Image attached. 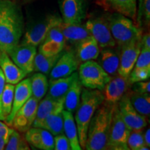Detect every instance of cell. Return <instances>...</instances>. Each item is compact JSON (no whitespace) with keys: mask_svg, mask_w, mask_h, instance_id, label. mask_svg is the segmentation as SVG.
Instances as JSON below:
<instances>
[{"mask_svg":"<svg viewBox=\"0 0 150 150\" xmlns=\"http://www.w3.org/2000/svg\"><path fill=\"white\" fill-rule=\"evenodd\" d=\"M6 142L7 141L4 139V138L0 137V150L4 149L5 145L6 144Z\"/></svg>","mask_w":150,"mask_h":150,"instance_id":"ee69618b","label":"cell"},{"mask_svg":"<svg viewBox=\"0 0 150 150\" xmlns=\"http://www.w3.org/2000/svg\"><path fill=\"white\" fill-rule=\"evenodd\" d=\"M27 1H31V0H27Z\"/></svg>","mask_w":150,"mask_h":150,"instance_id":"f6af8a7d","label":"cell"},{"mask_svg":"<svg viewBox=\"0 0 150 150\" xmlns=\"http://www.w3.org/2000/svg\"><path fill=\"white\" fill-rule=\"evenodd\" d=\"M150 70L144 69H133L129 76V81L131 85L132 83L142 81H147L149 79Z\"/></svg>","mask_w":150,"mask_h":150,"instance_id":"8d00e7d4","label":"cell"},{"mask_svg":"<svg viewBox=\"0 0 150 150\" xmlns=\"http://www.w3.org/2000/svg\"><path fill=\"white\" fill-rule=\"evenodd\" d=\"M0 68L5 76L6 82L16 85L24 79L27 74L15 64L8 54L0 51Z\"/></svg>","mask_w":150,"mask_h":150,"instance_id":"d6986e66","label":"cell"},{"mask_svg":"<svg viewBox=\"0 0 150 150\" xmlns=\"http://www.w3.org/2000/svg\"><path fill=\"white\" fill-rule=\"evenodd\" d=\"M39 101L31 96L15 115L11 126L16 131L25 133L32 127Z\"/></svg>","mask_w":150,"mask_h":150,"instance_id":"30bf717a","label":"cell"},{"mask_svg":"<svg viewBox=\"0 0 150 150\" xmlns=\"http://www.w3.org/2000/svg\"><path fill=\"white\" fill-rule=\"evenodd\" d=\"M105 19L119 49L141 38L142 29L128 17L118 13H114Z\"/></svg>","mask_w":150,"mask_h":150,"instance_id":"277c9868","label":"cell"},{"mask_svg":"<svg viewBox=\"0 0 150 150\" xmlns=\"http://www.w3.org/2000/svg\"><path fill=\"white\" fill-rule=\"evenodd\" d=\"M133 69H144L150 70V50L141 49Z\"/></svg>","mask_w":150,"mask_h":150,"instance_id":"d590c367","label":"cell"},{"mask_svg":"<svg viewBox=\"0 0 150 150\" xmlns=\"http://www.w3.org/2000/svg\"><path fill=\"white\" fill-rule=\"evenodd\" d=\"M32 97L40 102L46 95L48 91L49 82L46 75L40 72L33 74L30 78Z\"/></svg>","mask_w":150,"mask_h":150,"instance_id":"484cf974","label":"cell"},{"mask_svg":"<svg viewBox=\"0 0 150 150\" xmlns=\"http://www.w3.org/2000/svg\"><path fill=\"white\" fill-rule=\"evenodd\" d=\"M131 131L121 117L117 103L112 115L108 135L107 149L129 150L127 140Z\"/></svg>","mask_w":150,"mask_h":150,"instance_id":"8992f818","label":"cell"},{"mask_svg":"<svg viewBox=\"0 0 150 150\" xmlns=\"http://www.w3.org/2000/svg\"><path fill=\"white\" fill-rule=\"evenodd\" d=\"M21 8L11 0H0V51L9 54L24 33Z\"/></svg>","mask_w":150,"mask_h":150,"instance_id":"6da1fadb","label":"cell"},{"mask_svg":"<svg viewBox=\"0 0 150 150\" xmlns=\"http://www.w3.org/2000/svg\"><path fill=\"white\" fill-rule=\"evenodd\" d=\"M104 102V95L102 91L82 88L79 106L75 111L74 120L78 130L79 144L85 149L87 133L92 117L100 105Z\"/></svg>","mask_w":150,"mask_h":150,"instance_id":"3957f363","label":"cell"},{"mask_svg":"<svg viewBox=\"0 0 150 150\" xmlns=\"http://www.w3.org/2000/svg\"><path fill=\"white\" fill-rule=\"evenodd\" d=\"M64 51V50H63ZM63 51L59 54L52 56H46L40 52L36 53L35 56L33 71L36 72H40L44 74H49L50 71L55 65L56 63L63 53Z\"/></svg>","mask_w":150,"mask_h":150,"instance_id":"4316f807","label":"cell"},{"mask_svg":"<svg viewBox=\"0 0 150 150\" xmlns=\"http://www.w3.org/2000/svg\"><path fill=\"white\" fill-rule=\"evenodd\" d=\"M31 96H32V92H31L30 78H27L25 79H24L16 84V86H15L12 109L11 113L4 120L7 125L11 126L12 125L13 120L16 112Z\"/></svg>","mask_w":150,"mask_h":150,"instance_id":"9a60e30c","label":"cell"},{"mask_svg":"<svg viewBox=\"0 0 150 150\" xmlns=\"http://www.w3.org/2000/svg\"><path fill=\"white\" fill-rule=\"evenodd\" d=\"M78 69L79 79L82 86L86 88L104 91L105 86L112 77L93 60L83 62Z\"/></svg>","mask_w":150,"mask_h":150,"instance_id":"5b68a950","label":"cell"},{"mask_svg":"<svg viewBox=\"0 0 150 150\" xmlns=\"http://www.w3.org/2000/svg\"><path fill=\"white\" fill-rule=\"evenodd\" d=\"M63 132L70 141L72 150L82 149L79 140L78 130L72 112L63 110Z\"/></svg>","mask_w":150,"mask_h":150,"instance_id":"cb8c5ba5","label":"cell"},{"mask_svg":"<svg viewBox=\"0 0 150 150\" xmlns=\"http://www.w3.org/2000/svg\"><path fill=\"white\" fill-rule=\"evenodd\" d=\"M55 150H71V145L68 138L64 134L56 135L54 137Z\"/></svg>","mask_w":150,"mask_h":150,"instance_id":"74e56055","label":"cell"},{"mask_svg":"<svg viewBox=\"0 0 150 150\" xmlns=\"http://www.w3.org/2000/svg\"><path fill=\"white\" fill-rule=\"evenodd\" d=\"M104 91V92L103 93L104 95V101L110 104H117L122 97L119 93L113 76H112L110 80L105 86Z\"/></svg>","mask_w":150,"mask_h":150,"instance_id":"836d02e7","label":"cell"},{"mask_svg":"<svg viewBox=\"0 0 150 150\" xmlns=\"http://www.w3.org/2000/svg\"><path fill=\"white\" fill-rule=\"evenodd\" d=\"M115 105L104 101L95 112L88 129L86 149H107L108 135Z\"/></svg>","mask_w":150,"mask_h":150,"instance_id":"7a4b0ae2","label":"cell"},{"mask_svg":"<svg viewBox=\"0 0 150 150\" xmlns=\"http://www.w3.org/2000/svg\"><path fill=\"white\" fill-rule=\"evenodd\" d=\"M62 20L67 24H81L86 16L85 0H59Z\"/></svg>","mask_w":150,"mask_h":150,"instance_id":"8fae6325","label":"cell"},{"mask_svg":"<svg viewBox=\"0 0 150 150\" xmlns=\"http://www.w3.org/2000/svg\"><path fill=\"white\" fill-rule=\"evenodd\" d=\"M60 27L66 43L74 45L92 36L86 26L81 24H67L62 22Z\"/></svg>","mask_w":150,"mask_h":150,"instance_id":"44dd1931","label":"cell"},{"mask_svg":"<svg viewBox=\"0 0 150 150\" xmlns=\"http://www.w3.org/2000/svg\"><path fill=\"white\" fill-rule=\"evenodd\" d=\"M62 22L63 20L59 16L55 15L48 16L44 20L28 28L20 42L31 45L37 47L45 40L49 31Z\"/></svg>","mask_w":150,"mask_h":150,"instance_id":"52a82bcc","label":"cell"},{"mask_svg":"<svg viewBox=\"0 0 150 150\" xmlns=\"http://www.w3.org/2000/svg\"><path fill=\"white\" fill-rule=\"evenodd\" d=\"M24 138L29 145L36 149L42 150H53L54 149L53 135L45 129L31 127L25 132Z\"/></svg>","mask_w":150,"mask_h":150,"instance_id":"2e32d148","label":"cell"},{"mask_svg":"<svg viewBox=\"0 0 150 150\" xmlns=\"http://www.w3.org/2000/svg\"><path fill=\"white\" fill-rule=\"evenodd\" d=\"M6 82L5 76L4 75L2 71H1V68H0V120L4 121L3 117H2V113H1V95H2L4 89Z\"/></svg>","mask_w":150,"mask_h":150,"instance_id":"60d3db41","label":"cell"},{"mask_svg":"<svg viewBox=\"0 0 150 150\" xmlns=\"http://www.w3.org/2000/svg\"><path fill=\"white\" fill-rule=\"evenodd\" d=\"M106 10L122 14L136 21L137 0H97Z\"/></svg>","mask_w":150,"mask_h":150,"instance_id":"ac0fdd59","label":"cell"},{"mask_svg":"<svg viewBox=\"0 0 150 150\" xmlns=\"http://www.w3.org/2000/svg\"><path fill=\"white\" fill-rule=\"evenodd\" d=\"M130 102L134 108L140 115L149 117L150 115L149 93H137L131 91L128 93Z\"/></svg>","mask_w":150,"mask_h":150,"instance_id":"83f0119b","label":"cell"},{"mask_svg":"<svg viewBox=\"0 0 150 150\" xmlns=\"http://www.w3.org/2000/svg\"><path fill=\"white\" fill-rule=\"evenodd\" d=\"M100 47L98 43L93 36L86 39L76 45V52L79 61L80 63L95 60L98 57Z\"/></svg>","mask_w":150,"mask_h":150,"instance_id":"603a6c76","label":"cell"},{"mask_svg":"<svg viewBox=\"0 0 150 150\" xmlns=\"http://www.w3.org/2000/svg\"><path fill=\"white\" fill-rule=\"evenodd\" d=\"M36 53V47L20 42L8 54V56L17 66L29 74L33 72V64Z\"/></svg>","mask_w":150,"mask_h":150,"instance_id":"7c38bea8","label":"cell"},{"mask_svg":"<svg viewBox=\"0 0 150 150\" xmlns=\"http://www.w3.org/2000/svg\"><path fill=\"white\" fill-rule=\"evenodd\" d=\"M79 65L80 62L75 51L73 50H64L49 74L50 80L70 76L78 70Z\"/></svg>","mask_w":150,"mask_h":150,"instance_id":"4fadbf2b","label":"cell"},{"mask_svg":"<svg viewBox=\"0 0 150 150\" xmlns=\"http://www.w3.org/2000/svg\"><path fill=\"white\" fill-rule=\"evenodd\" d=\"M120 50V64L117 74L128 79L141 50L140 41L138 40L131 42L122 47Z\"/></svg>","mask_w":150,"mask_h":150,"instance_id":"5bb4252c","label":"cell"},{"mask_svg":"<svg viewBox=\"0 0 150 150\" xmlns=\"http://www.w3.org/2000/svg\"><path fill=\"white\" fill-rule=\"evenodd\" d=\"M136 25L142 29L144 27H149L150 0H138L136 10Z\"/></svg>","mask_w":150,"mask_h":150,"instance_id":"4dcf8cb0","label":"cell"},{"mask_svg":"<svg viewBox=\"0 0 150 150\" xmlns=\"http://www.w3.org/2000/svg\"><path fill=\"white\" fill-rule=\"evenodd\" d=\"M140 41V45H141V49L150 50V35L149 32L142 34Z\"/></svg>","mask_w":150,"mask_h":150,"instance_id":"b9f144b4","label":"cell"},{"mask_svg":"<svg viewBox=\"0 0 150 150\" xmlns=\"http://www.w3.org/2000/svg\"><path fill=\"white\" fill-rule=\"evenodd\" d=\"M66 43L54 40H44L39 45L38 52L46 56H55L65 50Z\"/></svg>","mask_w":150,"mask_h":150,"instance_id":"d6a6232c","label":"cell"},{"mask_svg":"<svg viewBox=\"0 0 150 150\" xmlns=\"http://www.w3.org/2000/svg\"><path fill=\"white\" fill-rule=\"evenodd\" d=\"M85 26L91 35L98 43L100 48L115 47L117 46L105 18L89 19Z\"/></svg>","mask_w":150,"mask_h":150,"instance_id":"9c48e42d","label":"cell"},{"mask_svg":"<svg viewBox=\"0 0 150 150\" xmlns=\"http://www.w3.org/2000/svg\"><path fill=\"white\" fill-rule=\"evenodd\" d=\"M64 99H54L48 96L43 97L38 105L36 116L32 127H40L47 116L54 112L62 111L64 109Z\"/></svg>","mask_w":150,"mask_h":150,"instance_id":"e0dca14e","label":"cell"},{"mask_svg":"<svg viewBox=\"0 0 150 150\" xmlns=\"http://www.w3.org/2000/svg\"><path fill=\"white\" fill-rule=\"evenodd\" d=\"M15 86L13 84L6 83L1 99V109L4 121L11 113L14 97Z\"/></svg>","mask_w":150,"mask_h":150,"instance_id":"f546056e","label":"cell"},{"mask_svg":"<svg viewBox=\"0 0 150 150\" xmlns=\"http://www.w3.org/2000/svg\"><path fill=\"white\" fill-rule=\"evenodd\" d=\"M79 77L78 72H74L70 76L50 80L47 96L54 99L65 98L74 81Z\"/></svg>","mask_w":150,"mask_h":150,"instance_id":"7402d4cb","label":"cell"},{"mask_svg":"<svg viewBox=\"0 0 150 150\" xmlns=\"http://www.w3.org/2000/svg\"><path fill=\"white\" fill-rule=\"evenodd\" d=\"M98 62L105 72L110 76L117 75L120 64V53L114 47L102 48L97 57Z\"/></svg>","mask_w":150,"mask_h":150,"instance_id":"ffe728a7","label":"cell"},{"mask_svg":"<svg viewBox=\"0 0 150 150\" xmlns=\"http://www.w3.org/2000/svg\"><path fill=\"white\" fill-rule=\"evenodd\" d=\"M117 106L123 121L131 131L142 130L147 127V117L135 109L127 93L117 102Z\"/></svg>","mask_w":150,"mask_h":150,"instance_id":"ba28073f","label":"cell"},{"mask_svg":"<svg viewBox=\"0 0 150 150\" xmlns=\"http://www.w3.org/2000/svg\"><path fill=\"white\" fill-rule=\"evenodd\" d=\"M131 91L137 93H150V81L149 80L136 82L131 84Z\"/></svg>","mask_w":150,"mask_h":150,"instance_id":"f35d334b","label":"cell"},{"mask_svg":"<svg viewBox=\"0 0 150 150\" xmlns=\"http://www.w3.org/2000/svg\"><path fill=\"white\" fill-rule=\"evenodd\" d=\"M146 145L144 140L142 130L131 131L127 140L129 149L140 150L141 147Z\"/></svg>","mask_w":150,"mask_h":150,"instance_id":"e575fe53","label":"cell"},{"mask_svg":"<svg viewBox=\"0 0 150 150\" xmlns=\"http://www.w3.org/2000/svg\"><path fill=\"white\" fill-rule=\"evenodd\" d=\"M12 131L13 129L9 128L6 124L3 123L1 120H0V137L4 138L6 141H8V137Z\"/></svg>","mask_w":150,"mask_h":150,"instance_id":"ab89813d","label":"cell"},{"mask_svg":"<svg viewBox=\"0 0 150 150\" xmlns=\"http://www.w3.org/2000/svg\"><path fill=\"white\" fill-rule=\"evenodd\" d=\"M82 91V84L79 79L76 78L74 81L70 89L67 92L64 99V110L72 113L76 111L81 102V95Z\"/></svg>","mask_w":150,"mask_h":150,"instance_id":"d4e9b609","label":"cell"},{"mask_svg":"<svg viewBox=\"0 0 150 150\" xmlns=\"http://www.w3.org/2000/svg\"><path fill=\"white\" fill-rule=\"evenodd\" d=\"M40 128L46 129L53 136L64 134L63 110L54 112L47 116L43 121V122L41 124Z\"/></svg>","mask_w":150,"mask_h":150,"instance_id":"f1b7e54d","label":"cell"},{"mask_svg":"<svg viewBox=\"0 0 150 150\" xmlns=\"http://www.w3.org/2000/svg\"><path fill=\"white\" fill-rule=\"evenodd\" d=\"M144 136V140H145V145L147 146V147H150V129L148 128L147 130H146L145 134H143Z\"/></svg>","mask_w":150,"mask_h":150,"instance_id":"7bdbcfd3","label":"cell"},{"mask_svg":"<svg viewBox=\"0 0 150 150\" xmlns=\"http://www.w3.org/2000/svg\"><path fill=\"white\" fill-rule=\"evenodd\" d=\"M4 149L6 150H29L30 147L24 137L20 135L19 131L13 129L6 144Z\"/></svg>","mask_w":150,"mask_h":150,"instance_id":"1f68e13d","label":"cell"}]
</instances>
